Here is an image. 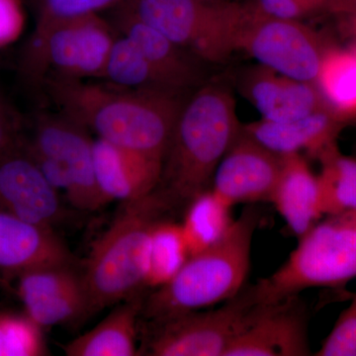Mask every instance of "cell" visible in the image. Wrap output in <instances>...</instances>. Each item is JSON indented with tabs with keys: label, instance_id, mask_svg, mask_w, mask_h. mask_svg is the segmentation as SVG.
<instances>
[{
	"label": "cell",
	"instance_id": "d6986e66",
	"mask_svg": "<svg viewBox=\"0 0 356 356\" xmlns=\"http://www.w3.org/2000/svg\"><path fill=\"white\" fill-rule=\"evenodd\" d=\"M282 156L280 178L269 203L273 204L288 228L299 238L324 218L318 175L301 154Z\"/></svg>",
	"mask_w": 356,
	"mask_h": 356
},
{
	"label": "cell",
	"instance_id": "cb8c5ba5",
	"mask_svg": "<svg viewBox=\"0 0 356 356\" xmlns=\"http://www.w3.org/2000/svg\"><path fill=\"white\" fill-rule=\"evenodd\" d=\"M189 257L181 225L163 219L156 222L149 243L147 286L159 288L170 282Z\"/></svg>",
	"mask_w": 356,
	"mask_h": 356
},
{
	"label": "cell",
	"instance_id": "603a6c76",
	"mask_svg": "<svg viewBox=\"0 0 356 356\" xmlns=\"http://www.w3.org/2000/svg\"><path fill=\"white\" fill-rule=\"evenodd\" d=\"M321 207L324 216L356 212V159L334 146L317 159Z\"/></svg>",
	"mask_w": 356,
	"mask_h": 356
},
{
	"label": "cell",
	"instance_id": "8fae6325",
	"mask_svg": "<svg viewBox=\"0 0 356 356\" xmlns=\"http://www.w3.org/2000/svg\"><path fill=\"white\" fill-rule=\"evenodd\" d=\"M283 156L242 130L218 165L212 189L234 207L238 204L270 202Z\"/></svg>",
	"mask_w": 356,
	"mask_h": 356
},
{
	"label": "cell",
	"instance_id": "6da1fadb",
	"mask_svg": "<svg viewBox=\"0 0 356 356\" xmlns=\"http://www.w3.org/2000/svg\"><path fill=\"white\" fill-rule=\"evenodd\" d=\"M43 84L60 113L92 131L99 139L163 163L178 115L191 95L57 76L47 77Z\"/></svg>",
	"mask_w": 356,
	"mask_h": 356
},
{
	"label": "cell",
	"instance_id": "7a4b0ae2",
	"mask_svg": "<svg viewBox=\"0 0 356 356\" xmlns=\"http://www.w3.org/2000/svg\"><path fill=\"white\" fill-rule=\"evenodd\" d=\"M242 130L236 100L222 84L206 83L187 97L163 158L156 189L170 207L210 189L222 159Z\"/></svg>",
	"mask_w": 356,
	"mask_h": 356
},
{
	"label": "cell",
	"instance_id": "3957f363",
	"mask_svg": "<svg viewBox=\"0 0 356 356\" xmlns=\"http://www.w3.org/2000/svg\"><path fill=\"white\" fill-rule=\"evenodd\" d=\"M259 221L254 209L243 211L219 243L189 257L170 282L149 295L142 313L158 323L224 303L238 295L250 273Z\"/></svg>",
	"mask_w": 356,
	"mask_h": 356
},
{
	"label": "cell",
	"instance_id": "7402d4cb",
	"mask_svg": "<svg viewBox=\"0 0 356 356\" xmlns=\"http://www.w3.org/2000/svg\"><path fill=\"white\" fill-rule=\"evenodd\" d=\"M232 209L233 207L211 188L187 204L180 225L191 257L216 245L229 233L235 222Z\"/></svg>",
	"mask_w": 356,
	"mask_h": 356
},
{
	"label": "cell",
	"instance_id": "1f68e13d",
	"mask_svg": "<svg viewBox=\"0 0 356 356\" xmlns=\"http://www.w3.org/2000/svg\"><path fill=\"white\" fill-rule=\"evenodd\" d=\"M24 139L20 115L0 91V154L20 147Z\"/></svg>",
	"mask_w": 356,
	"mask_h": 356
},
{
	"label": "cell",
	"instance_id": "d4e9b609",
	"mask_svg": "<svg viewBox=\"0 0 356 356\" xmlns=\"http://www.w3.org/2000/svg\"><path fill=\"white\" fill-rule=\"evenodd\" d=\"M102 79L122 88H163L139 47L121 34L115 39Z\"/></svg>",
	"mask_w": 356,
	"mask_h": 356
},
{
	"label": "cell",
	"instance_id": "2e32d148",
	"mask_svg": "<svg viewBox=\"0 0 356 356\" xmlns=\"http://www.w3.org/2000/svg\"><path fill=\"white\" fill-rule=\"evenodd\" d=\"M74 257L51 227L0 210V271L16 276L53 266H72Z\"/></svg>",
	"mask_w": 356,
	"mask_h": 356
},
{
	"label": "cell",
	"instance_id": "f1b7e54d",
	"mask_svg": "<svg viewBox=\"0 0 356 356\" xmlns=\"http://www.w3.org/2000/svg\"><path fill=\"white\" fill-rule=\"evenodd\" d=\"M254 6L268 15L299 21L320 15L339 18L355 11L344 0H255Z\"/></svg>",
	"mask_w": 356,
	"mask_h": 356
},
{
	"label": "cell",
	"instance_id": "e0dca14e",
	"mask_svg": "<svg viewBox=\"0 0 356 356\" xmlns=\"http://www.w3.org/2000/svg\"><path fill=\"white\" fill-rule=\"evenodd\" d=\"M93 158L96 181L107 203L146 197L161 181L163 161L99 138L93 143Z\"/></svg>",
	"mask_w": 356,
	"mask_h": 356
},
{
	"label": "cell",
	"instance_id": "4316f807",
	"mask_svg": "<svg viewBox=\"0 0 356 356\" xmlns=\"http://www.w3.org/2000/svg\"><path fill=\"white\" fill-rule=\"evenodd\" d=\"M24 312L41 327L63 325L88 314L86 289L21 299Z\"/></svg>",
	"mask_w": 356,
	"mask_h": 356
},
{
	"label": "cell",
	"instance_id": "d6a6232c",
	"mask_svg": "<svg viewBox=\"0 0 356 356\" xmlns=\"http://www.w3.org/2000/svg\"><path fill=\"white\" fill-rule=\"evenodd\" d=\"M339 19L341 20V26H343L344 31L350 35V47L356 53V10L341 16Z\"/></svg>",
	"mask_w": 356,
	"mask_h": 356
},
{
	"label": "cell",
	"instance_id": "e575fe53",
	"mask_svg": "<svg viewBox=\"0 0 356 356\" xmlns=\"http://www.w3.org/2000/svg\"><path fill=\"white\" fill-rule=\"evenodd\" d=\"M2 280H1V275H0V282H1Z\"/></svg>",
	"mask_w": 356,
	"mask_h": 356
},
{
	"label": "cell",
	"instance_id": "8992f818",
	"mask_svg": "<svg viewBox=\"0 0 356 356\" xmlns=\"http://www.w3.org/2000/svg\"><path fill=\"white\" fill-rule=\"evenodd\" d=\"M117 6L208 65L226 63L238 51L248 9L226 0H123Z\"/></svg>",
	"mask_w": 356,
	"mask_h": 356
},
{
	"label": "cell",
	"instance_id": "83f0119b",
	"mask_svg": "<svg viewBox=\"0 0 356 356\" xmlns=\"http://www.w3.org/2000/svg\"><path fill=\"white\" fill-rule=\"evenodd\" d=\"M123 0H41L34 31L28 43L39 41L54 26L115 8Z\"/></svg>",
	"mask_w": 356,
	"mask_h": 356
},
{
	"label": "cell",
	"instance_id": "f546056e",
	"mask_svg": "<svg viewBox=\"0 0 356 356\" xmlns=\"http://www.w3.org/2000/svg\"><path fill=\"white\" fill-rule=\"evenodd\" d=\"M315 355L356 356V294Z\"/></svg>",
	"mask_w": 356,
	"mask_h": 356
},
{
	"label": "cell",
	"instance_id": "4dcf8cb0",
	"mask_svg": "<svg viewBox=\"0 0 356 356\" xmlns=\"http://www.w3.org/2000/svg\"><path fill=\"white\" fill-rule=\"evenodd\" d=\"M25 21L21 0H0V50L20 38L24 31Z\"/></svg>",
	"mask_w": 356,
	"mask_h": 356
},
{
	"label": "cell",
	"instance_id": "52a82bcc",
	"mask_svg": "<svg viewBox=\"0 0 356 356\" xmlns=\"http://www.w3.org/2000/svg\"><path fill=\"white\" fill-rule=\"evenodd\" d=\"M116 32L99 14L54 26L39 41L26 44L23 76L35 84L48 76L102 79Z\"/></svg>",
	"mask_w": 356,
	"mask_h": 356
},
{
	"label": "cell",
	"instance_id": "484cf974",
	"mask_svg": "<svg viewBox=\"0 0 356 356\" xmlns=\"http://www.w3.org/2000/svg\"><path fill=\"white\" fill-rule=\"evenodd\" d=\"M42 330L25 312L0 310V356L48 355Z\"/></svg>",
	"mask_w": 356,
	"mask_h": 356
},
{
	"label": "cell",
	"instance_id": "9a60e30c",
	"mask_svg": "<svg viewBox=\"0 0 356 356\" xmlns=\"http://www.w3.org/2000/svg\"><path fill=\"white\" fill-rule=\"evenodd\" d=\"M240 90L261 115L282 122L327 110L315 83L293 79L257 64L241 76Z\"/></svg>",
	"mask_w": 356,
	"mask_h": 356
},
{
	"label": "cell",
	"instance_id": "ac0fdd59",
	"mask_svg": "<svg viewBox=\"0 0 356 356\" xmlns=\"http://www.w3.org/2000/svg\"><path fill=\"white\" fill-rule=\"evenodd\" d=\"M346 124L329 110H321L294 120L274 122L259 119L243 125V130L274 153L284 156L306 152L318 159L337 145Z\"/></svg>",
	"mask_w": 356,
	"mask_h": 356
},
{
	"label": "cell",
	"instance_id": "9c48e42d",
	"mask_svg": "<svg viewBox=\"0 0 356 356\" xmlns=\"http://www.w3.org/2000/svg\"><path fill=\"white\" fill-rule=\"evenodd\" d=\"M329 44L302 21L268 15L252 3L238 35V51L285 76L314 83Z\"/></svg>",
	"mask_w": 356,
	"mask_h": 356
},
{
	"label": "cell",
	"instance_id": "ba28073f",
	"mask_svg": "<svg viewBox=\"0 0 356 356\" xmlns=\"http://www.w3.org/2000/svg\"><path fill=\"white\" fill-rule=\"evenodd\" d=\"M252 287L213 310L194 311L156 323L147 346L152 356H225L229 346L254 322L262 307Z\"/></svg>",
	"mask_w": 356,
	"mask_h": 356
},
{
	"label": "cell",
	"instance_id": "836d02e7",
	"mask_svg": "<svg viewBox=\"0 0 356 356\" xmlns=\"http://www.w3.org/2000/svg\"><path fill=\"white\" fill-rule=\"evenodd\" d=\"M344 1L348 2V3L356 10V0H344Z\"/></svg>",
	"mask_w": 356,
	"mask_h": 356
},
{
	"label": "cell",
	"instance_id": "44dd1931",
	"mask_svg": "<svg viewBox=\"0 0 356 356\" xmlns=\"http://www.w3.org/2000/svg\"><path fill=\"white\" fill-rule=\"evenodd\" d=\"M325 107L346 125L356 121V53L330 44L314 81Z\"/></svg>",
	"mask_w": 356,
	"mask_h": 356
},
{
	"label": "cell",
	"instance_id": "30bf717a",
	"mask_svg": "<svg viewBox=\"0 0 356 356\" xmlns=\"http://www.w3.org/2000/svg\"><path fill=\"white\" fill-rule=\"evenodd\" d=\"M93 143L88 129L62 113L40 115L24 139L30 154L63 168L69 180L65 197L77 210L96 211L107 204L96 181Z\"/></svg>",
	"mask_w": 356,
	"mask_h": 356
},
{
	"label": "cell",
	"instance_id": "4fadbf2b",
	"mask_svg": "<svg viewBox=\"0 0 356 356\" xmlns=\"http://www.w3.org/2000/svg\"><path fill=\"white\" fill-rule=\"evenodd\" d=\"M115 8V29L139 47L159 86L191 95L208 83L209 65L134 14L119 6Z\"/></svg>",
	"mask_w": 356,
	"mask_h": 356
},
{
	"label": "cell",
	"instance_id": "7c38bea8",
	"mask_svg": "<svg viewBox=\"0 0 356 356\" xmlns=\"http://www.w3.org/2000/svg\"><path fill=\"white\" fill-rule=\"evenodd\" d=\"M0 210L51 228L64 218L58 191L26 151L24 142L0 154Z\"/></svg>",
	"mask_w": 356,
	"mask_h": 356
},
{
	"label": "cell",
	"instance_id": "277c9868",
	"mask_svg": "<svg viewBox=\"0 0 356 356\" xmlns=\"http://www.w3.org/2000/svg\"><path fill=\"white\" fill-rule=\"evenodd\" d=\"M170 208L156 189L124 203L93 245L83 274L88 314L124 301L146 285L152 232Z\"/></svg>",
	"mask_w": 356,
	"mask_h": 356
},
{
	"label": "cell",
	"instance_id": "5bb4252c",
	"mask_svg": "<svg viewBox=\"0 0 356 356\" xmlns=\"http://www.w3.org/2000/svg\"><path fill=\"white\" fill-rule=\"evenodd\" d=\"M310 355L305 310L294 296L262 307L254 322L238 337L225 356Z\"/></svg>",
	"mask_w": 356,
	"mask_h": 356
},
{
	"label": "cell",
	"instance_id": "5b68a950",
	"mask_svg": "<svg viewBox=\"0 0 356 356\" xmlns=\"http://www.w3.org/2000/svg\"><path fill=\"white\" fill-rule=\"evenodd\" d=\"M356 278V212L327 215L299 236L275 271L252 286L259 305L298 296L311 288L337 287Z\"/></svg>",
	"mask_w": 356,
	"mask_h": 356
},
{
	"label": "cell",
	"instance_id": "ffe728a7",
	"mask_svg": "<svg viewBox=\"0 0 356 356\" xmlns=\"http://www.w3.org/2000/svg\"><path fill=\"white\" fill-rule=\"evenodd\" d=\"M142 297L136 293L125 303L116 307L90 331L65 344L67 356H135L137 325L143 311Z\"/></svg>",
	"mask_w": 356,
	"mask_h": 356
}]
</instances>
